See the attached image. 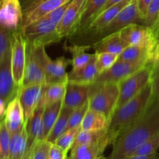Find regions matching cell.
Returning <instances> with one entry per match:
<instances>
[{"label":"cell","mask_w":159,"mask_h":159,"mask_svg":"<svg viewBox=\"0 0 159 159\" xmlns=\"http://www.w3.org/2000/svg\"><path fill=\"white\" fill-rule=\"evenodd\" d=\"M0 159H6V158H2V157L0 156Z\"/></svg>","instance_id":"cell-54"},{"label":"cell","mask_w":159,"mask_h":159,"mask_svg":"<svg viewBox=\"0 0 159 159\" xmlns=\"http://www.w3.org/2000/svg\"><path fill=\"white\" fill-rule=\"evenodd\" d=\"M89 96V85H80L68 83L65 98L62 102V107L75 110L86 101Z\"/></svg>","instance_id":"cell-19"},{"label":"cell","mask_w":159,"mask_h":159,"mask_svg":"<svg viewBox=\"0 0 159 159\" xmlns=\"http://www.w3.org/2000/svg\"><path fill=\"white\" fill-rule=\"evenodd\" d=\"M26 63L23 87L33 85H45V47L35 48L26 43ZM22 87V88H23Z\"/></svg>","instance_id":"cell-5"},{"label":"cell","mask_w":159,"mask_h":159,"mask_svg":"<svg viewBox=\"0 0 159 159\" xmlns=\"http://www.w3.org/2000/svg\"><path fill=\"white\" fill-rule=\"evenodd\" d=\"M121 159H159V154L156 152L147 155H129Z\"/></svg>","instance_id":"cell-46"},{"label":"cell","mask_w":159,"mask_h":159,"mask_svg":"<svg viewBox=\"0 0 159 159\" xmlns=\"http://www.w3.org/2000/svg\"><path fill=\"white\" fill-rule=\"evenodd\" d=\"M8 102L3 99H0V120L4 119L5 116H6V109H7Z\"/></svg>","instance_id":"cell-47"},{"label":"cell","mask_w":159,"mask_h":159,"mask_svg":"<svg viewBox=\"0 0 159 159\" xmlns=\"http://www.w3.org/2000/svg\"><path fill=\"white\" fill-rule=\"evenodd\" d=\"M51 145L52 144L47 140L37 141L33 148V158L34 159H49Z\"/></svg>","instance_id":"cell-38"},{"label":"cell","mask_w":159,"mask_h":159,"mask_svg":"<svg viewBox=\"0 0 159 159\" xmlns=\"http://www.w3.org/2000/svg\"><path fill=\"white\" fill-rule=\"evenodd\" d=\"M152 70V62L151 61L141 69L118 83L120 95L116 110L134 97L148 84L150 83Z\"/></svg>","instance_id":"cell-6"},{"label":"cell","mask_w":159,"mask_h":159,"mask_svg":"<svg viewBox=\"0 0 159 159\" xmlns=\"http://www.w3.org/2000/svg\"><path fill=\"white\" fill-rule=\"evenodd\" d=\"M26 40L21 30L11 34V68L14 82L20 90L23 87L26 63Z\"/></svg>","instance_id":"cell-7"},{"label":"cell","mask_w":159,"mask_h":159,"mask_svg":"<svg viewBox=\"0 0 159 159\" xmlns=\"http://www.w3.org/2000/svg\"><path fill=\"white\" fill-rule=\"evenodd\" d=\"M120 1H122V0H107V2H106V4L104 5L103 6H102V9H101L100 10H99V12H98L97 14H96V16H95V18H96V17L97 16L99 15V13H101V12H103L104 10H106V9H108V8L111 7L112 6H113V5L116 4V3L120 2Z\"/></svg>","instance_id":"cell-48"},{"label":"cell","mask_w":159,"mask_h":159,"mask_svg":"<svg viewBox=\"0 0 159 159\" xmlns=\"http://www.w3.org/2000/svg\"><path fill=\"white\" fill-rule=\"evenodd\" d=\"M152 30H153L154 34H155V36L157 40V43H158V41L159 40V17L157 22L155 23V24L152 27Z\"/></svg>","instance_id":"cell-50"},{"label":"cell","mask_w":159,"mask_h":159,"mask_svg":"<svg viewBox=\"0 0 159 159\" xmlns=\"http://www.w3.org/2000/svg\"><path fill=\"white\" fill-rule=\"evenodd\" d=\"M143 23V20L140 16L138 0H131L98 35L102 36V38L110 34L119 32L131 23Z\"/></svg>","instance_id":"cell-10"},{"label":"cell","mask_w":159,"mask_h":159,"mask_svg":"<svg viewBox=\"0 0 159 159\" xmlns=\"http://www.w3.org/2000/svg\"><path fill=\"white\" fill-rule=\"evenodd\" d=\"M110 144L109 137H107L97 142L79 145L71 149V154L68 159H96L102 156Z\"/></svg>","instance_id":"cell-18"},{"label":"cell","mask_w":159,"mask_h":159,"mask_svg":"<svg viewBox=\"0 0 159 159\" xmlns=\"http://www.w3.org/2000/svg\"><path fill=\"white\" fill-rule=\"evenodd\" d=\"M46 0H20L22 8H23V16L29 13L30 12L35 9L40 3L43 2Z\"/></svg>","instance_id":"cell-43"},{"label":"cell","mask_w":159,"mask_h":159,"mask_svg":"<svg viewBox=\"0 0 159 159\" xmlns=\"http://www.w3.org/2000/svg\"><path fill=\"white\" fill-rule=\"evenodd\" d=\"M96 54V65L98 75L111 68L118 60V56L111 53H95Z\"/></svg>","instance_id":"cell-35"},{"label":"cell","mask_w":159,"mask_h":159,"mask_svg":"<svg viewBox=\"0 0 159 159\" xmlns=\"http://www.w3.org/2000/svg\"><path fill=\"white\" fill-rule=\"evenodd\" d=\"M128 46L129 43L120 36L119 33L116 32L101 38L93 45V48L96 53L107 52L120 55Z\"/></svg>","instance_id":"cell-21"},{"label":"cell","mask_w":159,"mask_h":159,"mask_svg":"<svg viewBox=\"0 0 159 159\" xmlns=\"http://www.w3.org/2000/svg\"><path fill=\"white\" fill-rule=\"evenodd\" d=\"M62 102L46 106L43 115V133L41 140H46L51 133L62 109Z\"/></svg>","instance_id":"cell-28"},{"label":"cell","mask_w":159,"mask_h":159,"mask_svg":"<svg viewBox=\"0 0 159 159\" xmlns=\"http://www.w3.org/2000/svg\"><path fill=\"white\" fill-rule=\"evenodd\" d=\"M43 101H40L35 113L26 125L27 133V150L35 144L37 141L41 140L43 133V115L45 109Z\"/></svg>","instance_id":"cell-20"},{"label":"cell","mask_w":159,"mask_h":159,"mask_svg":"<svg viewBox=\"0 0 159 159\" xmlns=\"http://www.w3.org/2000/svg\"><path fill=\"white\" fill-rule=\"evenodd\" d=\"M44 91V85H33L20 89L19 98L24 112L25 126L27 124L41 101Z\"/></svg>","instance_id":"cell-14"},{"label":"cell","mask_w":159,"mask_h":159,"mask_svg":"<svg viewBox=\"0 0 159 159\" xmlns=\"http://www.w3.org/2000/svg\"><path fill=\"white\" fill-rule=\"evenodd\" d=\"M98 76L97 69L96 65V54L91 61L79 70H71L68 73V83L75 84L80 85H89L93 84Z\"/></svg>","instance_id":"cell-22"},{"label":"cell","mask_w":159,"mask_h":159,"mask_svg":"<svg viewBox=\"0 0 159 159\" xmlns=\"http://www.w3.org/2000/svg\"><path fill=\"white\" fill-rule=\"evenodd\" d=\"M27 151V133L26 126L11 135L7 159H21Z\"/></svg>","instance_id":"cell-24"},{"label":"cell","mask_w":159,"mask_h":159,"mask_svg":"<svg viewBox=\"0 0 159 159\" xmlns=\"http://www.w3.org/2000/svg\"><path fill=\"white\" fill-rule=\"evenodd\" d=\"M68 153L61 148L52 144L49 153V159H68Z\"/></svg>","instance_id":"cell-44"},{"label":"cell","mask_w":159,"mask_h":159,"mask_svg":"<svg viewBox=\"0 0 159 159\" xmlns=\"http://www.w3.org/2000/svg\"><path fill=\"white\" fill-rule=\"evenodd\" d=\"M2 153V148H1V144H0V155H1Z\"/></svg>","instance_id":"cell-53"},{"label":"cell","mask_w":159,"mask_h":159,"mask_svg":"<svg viewBox=\"0 0 159 159\" xmlns=\"http://www.w3.org/2000/svg\"><path fill=\"white\" fill-rule=\"evenodd\" d=\"M152 100L159 99V62H152Z\"/></svg>","instance_id":"cell-40"},{"label":"cell","mask_w":159,"mask_h":159,"mask_svg":"<svg viewBox=\"0 0 159 159\" xmlns=\"http://www.w3.org/2000/svg\"><path fill=\"white\" fill-rule=\"evenodd\" d=\"M98 159H109V158H105V157H102V156H101V157H99V158Z\"/></svg>","instance_id":"cell-52"},{"label":"cell","mask_w":159,"mask_h":159,"mask_svg":"<svg viewBox=\"0 0 159 159\" xmlns=\"http://www.w3.org/2000/svg\"><path fill=\"white\" fill-rule=\"evenodd\" d=\"M33 148H34V146L31 147L30 149H28L26 151V154L24 155V156L21 159H34V158H33Z\"/></svg>","instance_id":"cell-51"},{"label":"cell","mask_w":159,"mask_h":159,"mask_svg":"<svg viewBox=\"0 0 159 159\" xmlns=\"http://www.w3.org/2000/svg\"><path fill=\"white\" fill-rule=\"evenodd\" d=\"M69 1H71V0H46L43 2L40 3L31 12L23 16L21 25V30L30 23L40 20L42 17L45 16L48 13L54 11V9L60 7L61 6L65 4V3L68 2Z\"/></svg>","instance_id":"cell-23"},{"label":"cell","mask_w":159,"mask_h":159,"mask_svg":"<svg viewBox=\"0 0 159 159\" xmlns=\"http://www.w3.org/2000/svg\"><path fill=\"white\" fill-rule=\"evenodd\" d=\"M68 83V82H60V83L45 85L44 91L42 97V100L44 102L45 106H49L63 101Z\"/></svg>","instance_id":"cell-29"},{"label":"cell","mask_w":159,"mask_h":159,"mask_svg":"<svg viewBox=\"0 0 159 159\" xmlns=\"http://www.w3.org/2000/svg\"><path fill=\"white\" fill-rule=\"evenodd\" d=\"M152 61V62H159V40L158 41V43H157L155 50H154Z\"/></svg>","instance_id":"cell-49"},{"label":"cell","mask_w":159,"mask_h":159,"mask_svg":"<svg viewBox=\"0 0 159 159\" xmlns=\"http://www.w3.org/2000/svg\"><path fill=\"white\" fill-rule=\"evenodd\" d=\"M159 17V0H152L148 8L144 24L152 28Z\"/></svg>","instance_id":"cell-39"},{"label":"cell","mask_w":159,"mask_h":159,"mask_svg":"<svg viewBox=\"0 0 159 159\" xmlns=\"http://www.w3.org/2000/svg\"><path fill=\"white\" fill-rule=\"evenodd\" d=\"M159 148V131L138 146L130 155H147L156 153ZM129 156V155H128Z\"/></svg>","instance_id":"cell-34"},{"label":"cell","mask_w":159,"mask_h":159,"mask_svg":"<svg viewBox=\"0 0 159 159\" xmlns=\"http://www.w3.org/2000/svg\"><path fill=\"white\" fill-rule=\"evenodd\" d=\"M152 55H153L152 52L146 48L129 45L118 56V60L131 62V63H141L146 65L152 61Z\"/></svg>","instance_id":"cell-25"},{"label":"cell","mask_w":159,"mask_h":159,"mask_svg":"<svg viewBox=\"0 0 159 159\" xmlns=\"http://www.w3.org/2000/svg\"><path fill=\"white\" fill-rule=\"evenodd\" d=\"M107 0H87L85 10L81 20L80 30H83L96 16L102 6L106 4Z\"/></svg>","instance_id":"cell-31"},{"label":"cell","mask_w":159,"mask_h":159,"mask_svg":"<svg viewBox=\"0 0 159 159\" xmlns=\"http://www.w3.org/2000/svg\"><path fill=\"white\" fill-rule=\"evenodd\" d=\"M152 101V85L148 84L139 93L116 109L109 123L107 134L110 144L143 114Z\"/></svg>","instance_id":"cell-2"},{"label":"cell","mask_w":159,"mask_h":159,"mask_svg":"<svg viewBox=\"0 0 159 159\" xmlns=\"http://www.w3.org/2000/svg\"><path fill=\"white\" fill-rule=\"evenodd\" d=\"M144 65V64L131 63L117 60V61L111 68L102 72V74L99 75L93 83L113 82L118 84L141 69Z\"/></svg>","instance_id":"cell-12"},{"label":"cell","mask_w":159,"mask_h":159,"mask_svg":"<svg viewBox=\"0 0 159 159\" xmlns=\"http://www.w3.org/2000/svg\"><path fill=\"white\" fill-rule=\"evenodd\" d=\"M23 12L20 0H0V26L11 34L21 30Z\"/></svg>","instance_id":"cell-11"},{"label":"cell","mask_w":159,"mask_h":159,"mask_svg":"<svg viewBox=\"0 0 159 159\" xmlns=\"http://www.w3.org/2000/svg\"><path fill=\"white\" fill-rule=\"evenodd\" d=\"M11 33L0 26V62L11 47Z\"/></svg>","instance_id":"cell-41"},{"label":"cell","mask_w":159,"mask_h":159,"mask_svg":"<svg viewBox=\"0 0 159 159\" xmlns=\"http://www.w3.org/2000/svg\"><path fill=\"white\" fill-rule=\"evenodd\" d=\"M109 123V120L102 113L89 109L82 120L81 127L82 130L101 131L107 130Z\"/></svg>","instance_id":"cell-26"},{"label":"cell","mask_w":159,"mask_h":159,"mask_svg":"<svg viewBox=\"0 0 159 159\" xmlns=\"http://www.w3.org/2000/svg\"><path fill=\"white\" fill-rule=\"evenodd\" d=\"M131 0H122L113 5L93 19L83 30L85 32L98 34L100 33Z\"/></svg>","instance_id":"cell-16"},{"label":"cell","mask_w":159,"mask_h":159,"mask_svg":"<svg viewBox=\"0 0 159 159\" xmlns=\"http://www.w3.org/2000/svg\"><path fill=\"white\" fill-rule=\"evenodd\" d=\"M98 158H96V159H98Z\"/></svg>","instance_id":"cell-55"},{"label":"cell","mask_w":159,"mask_h":159,"mask_svg":"<svg viewBox=\"0 0 159 159\" xmlns=\"http://www.w3.org/2000/svg\"><path fill=\"white\" fill-rule=\"evenodd\" d=\"M57 26L45 16L23 28L22 33L29 44L35 48L46 47L62 39L57 33Z\"/></svg>","instance_id":"cell-4"},{"label":"cell","mask_w":159,"mask_h":159,"mask_svg":"<svg viewBox=\"0 0 159 159\" xmlns=\"http://www.w3.org/2000/svg\"><path fill=\"white\" fill-rule=\"evenodd\" d=\"M81 130H82L81 126L75 127V128L69 129V130H67L65 133L62 134L56 140V141L54 144H55L56 145H57L62 150H64L65 152H66L68 153V151L71 150V148H72L75 140L76 137L79 134Z\"/></svg>","instance_id":"cell-33"},{"label":"cell","mask_w":159,"mask_h":159,"mask_svg":"<svg viewBox=\"0 0 159 159\" xmlns=\"http://www.w3.org/2000/svg\"><path fill=\"white\" fill-rule=\"evenodd\" d=\"M119 95V85L117 83L92 84L89 85V109L102 113L110 121L116 110Z\"/></svg>","instance_id":"cell-3"},{"label":"cell","mask_w":159,"mask_h":159,"mask_svg":"<svg viewBox=\"0 0 159 159\" xmlns=\"http://www.w3.org/2000/svg\"><path fill=\"white\" fill-rule=\"evenodd\" d=\"M5 122L11 135L20 131L25 126L24 112L19 95L8 103Z\"/></svg>","instance_id":"cell-17"},{"label":"cell","mask_w":159,"mask_h":159,"mask_svg":"<svg viewBox=\"0 0 159 159\" xmlns=\"http://www.w3.org/2000/svg\"><path fill=\"white\" fill-rule=\"evenodd\" d=\"M71 64V59L65 57H57L55 60H51V57L46 54L45 57V85L68 82V73L66 68Z\"/></svg>","instance_id":"cell-15"},{"label":"cell","mask_w":159,"mask_h":159,"mask_svg":"<svg viewBox=\"0 0 159 159\" xmlns=\"http://www.w3.org/2000/svg\"><path fill=\"white\" fill-rule=\"evenodd\" d=\"M118 33L129 45L146 48L153 54L157 44V40L151 27L144 24L131 23Z\"/></svg>","instance_id":"cell-8"},{"label":"cell","mask_w":159,"mask_h":159,"mask_svg":"<svg viewBox=\"0 0 159 159\" xmlns=\"http://www.w3.org/2000/svg\"><path fill=\"white\" fill-rule=\"evenodd\" d=\"M87 0H71L61 21L57 31L61 38L71 36L80 29L81 20Z\"/></svg>","instance_id":"cell-9"},{"label":"cell","mask_w":159,"mask_h":159,"mask_svg":"<svg viewBox=\"0 0 159 159\" xmlns=\"http://www.w3.org/2000/svg\"><path fill=\"white\" fill-rule=\"evenodd\" d=\"M151 1L152 0H138V10H139L140 16H141V18L143 20V23H144V20L145 18L146 12H147L148 8Z\"/></svg>","instance_id":"cell-45"},{"label":"cell","mask_w":159,"mask_h":159,"mask_svg":"<svg viewBox=\"0 0 159 159\" xmlns=\"http://www.w3.org/2000/svg\"><path fill=\"white\" fill-rule=\"evenodd\" d=\"M89 109V103L88 100L83 105H82L79 108L73 110L71 116H70L69 120H68L67 130H69V129L75 128V127L81 126L82 120H83L84 116H85V113L88 111Z\"/></svg>","instance_id":"cell-36"},{"label":"cell","mask_w":159,"mask_h":159,"mask_svg":"<svg viewBox=\"0 0 159 159\" xmlns=\"http://www.w3.org/2000/svg\"><path fill=\"white\" fill-rule=\"evenodd\" d=\"M90 46H79L73 45L67 48V50L71 53V64L72 65V70L76 71L83 68L86 66L92 59L94 57L95 54H89L87 52V50Z\"/></svg>","instance_id":"cell-27"},{"label":"cell","mask_w":159,"mask_h":159,"mask_svg":"<svg viewBox=\"0 0 159 159\" xmlns=\"http://www.w3.org/2000/svg\"><path fill=\"white\" fill-rule=\"evenodd\" d=\"M159 131V99L152 100L143 114L127 127L113 144L109 159H121Z\"/></svg>","instance_id":"cell-1"},{"label":"cell","mask_w":159,"mask_h":159,"mask_svg":"<svg viewBox=\"0 0 159 159\" xmlns=\"http://www.w3.org/2000/svg\"><path fill=\"white\" fill-rule=\"evenodd\" d=\"M107 137H109L107 130H101V131H88V130H81L76 137L71 148L79 145H82V144L97 142Z\"/></svg>","instance_id":"cell-32"},{"label":"cell","mask_w":159,"mask_h":159,"mask_svg":"<svg viewBox=\"0 0 159 159\" xmlns=\"http://www.w3.org/2000/svg\"><path fill=\"white\" fill-rule=\"evenodd\" d=\"M69 2L70 1L68 2L61 6L60 7L57 8V9H54V11H52V12H51L50 13H48L46 16L48 17L51 21H52L53 23H56V24L57 25L59 23V22L61 21L62 17H63L64 14H65V10H66V9L68 8Z\"/></svg>","instance_id":"cell-42"},{"label":"cell","mask_w":159,"mask_h":159,"mask_svg":"<svg viewBox=\"0 0 159 159\" xmlns=\"http://www.w3.org/2000/svg\"><path fill=\"white\" fill-rule=\"evenodd\" d=\"M10 139L11 134L6 127L4 118L0 120V144L2 148V153L0 156L6 159L8 158Z\"/></svg>","instance_id":"cell-37"},{"label":"cell","mask_w":159,"mask_h":159,"mask_svg":"<svg viewBox=\"0 0 159 159\" xmlns=\"http://www.w3.org/2000/svg\"><path fill=\"white\" fill-rule=\"evenodd\" d=\"M20 90L14 82L11 68V47L0 62V99L9 103Z\"/></svg>","instance_id":"cell-13"},{"label":"cell","mask_w":159,"mask_h":159,"mask_svg":"<svg viewBox=\"0 0 159 159\" xmlns=\"http://www.w3.org/2000/svg\"><path fill=\"white\" fill-rule=\"evenodd\" d=\"M72 111V110L62 107L60 114H59L58 116V118H57V120H56L55 124H54L51 133L49 134L48 137L47 138V141L51 142V144H54L56 141V140H57L62 134H64L66 131L67 127H68V120H69V117L70 116H71Z\"/></svg>","instance_id":"cell-30"}]
</instances>
